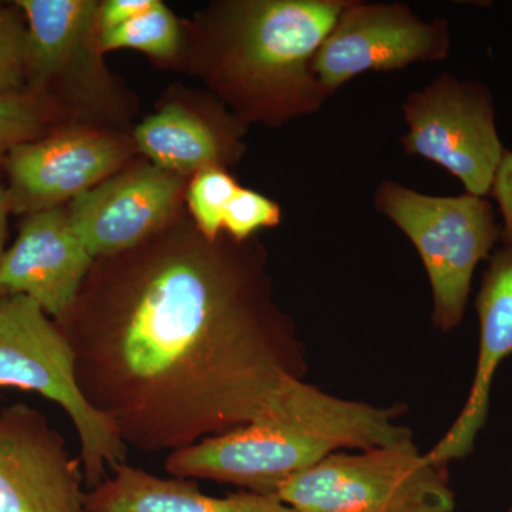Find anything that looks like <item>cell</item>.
Wrapping results in <instances>:
<instances>
[{
    "instance_id": "1",
    "label": "cell",
    "mask_w": 512,
    "mask_h": 512,
    "mask_svg": "<svg viewBox=\"0 0 512 512\" xmlns=\"http://www.w3.org/2000/svg\"><path fill=\"white\" fill-rule=\"evenodd\" d=\"M55 322L84 399L143 453L244 426L308 372L264 244L205 237L184 210L136 247L94 259Z\"/></svg>"
},
{
    "instance_id": "2",
    "label": "cell",
    "mask_w": 512,
    "mask_h": 512,
    "mask_svg": "<svg viewBox=\"0 0 512 512\" xmlns=\"http://www.w3.org/2000/svg\"><path fill=\"white\" fill-rule=\"evenodd\" d=\"M349 2L211 3L185 29L190 72L247 127L318 113L330 94L313 73V57Z\"/></svg>"
},
{
    "instance_id": "3",
    "label": "cell",
    "mask_w": 512,
    "mask_h": 512,
    "mask_svg": "<svg viewBox=\"0 0 512 512\" xmlns=\"http://www.w3.org/2000/svg\"><path fill=\"white\" fill-rule=\"evenodd\" d=\"M402 409L343 399L305 379H289L249 423L173 451L165 470L276 495L289 478L332 454L413 439L412 430L397 423Z\"/></svg>"
},
{
    "instance_id": "4",
    "label": "cell",
    "mask_w": 512,
    "mask_h": 512,
    "mask_svg": "<svg viewBox=\"0 0 512 512\" xmlns=\"http://www.w3.org/2000/svg\"><path fill=\"white\" fill-rule=\"evenodd\" d=\"M15 5L28 28L29 96L56 92L67 127L124 133L134 99L104 64L100 2L19 0Z\"/></svg>"
},
{
    "instance_id": "5",
    "label": "cell",
    "mask_w": 512,
    "mask_h": 512,
    "mask_svg": "<svg viewBox=\"0 0 512 512\" xmlns=\"http://www.w3.org/2000/svg\"><path fill=\"white\" fill-rule=\"evenodd\" d=\"M26 390L59 404L80 441L84 485L103 483L107 470L127 463V446L107 417L84 399L72 346L33 299L0 295V389Z\"/></svg>"
},
{
    "instance_id": "6",
    "label": "cell",
    "mask_w": 512,
    "mask_h": 512,
    "mask_svg": "<svg viewBox=\"0 0 512 512\" xmlns=\"http://www.w3.org/2000/svg\"><path fill=\"white\" fill-rule=\"evenodd\" d=\"M375 207L402 229L419 252L429 276L434 328L444 333L458 328L474 272L490 258L500 239L491 202L467 192L434 197L386 180L377 187Z\"/></svg>"
},
{
    "instance_id": "7",
    "label": "cell",
    "mask_w": 512,
    "mask_h": 512,
    "mask_svg": "<svg viewBox=\"0 0 512 512\" xmlns=\"http://www.w3.org/2000/svg\"><path fill=\"white\" fill-rule=\"evenodd\" d=\"M295 512H454L448 468L434 466L414 439L340 451L276 493Z\"/></svg>"
},
{
    "instance_id": "8",
    "label": "cell",
    "mask_w": 512,
    "mask_h": 512,
    "mask_svg": "<svg viewBox=\"0 0 512 512\" xmlns=\"http://www.w3.org/2000/svg\"><path fill=\"white\" fill-rule=\"evenodd\" d=\"M404 151L454 175L476 197L490 195L505 148L495 127L493 96L484 84L443 73L404 100Z\"/></svg>"
},
{
    "instance_id": "9",
    "label": "cell",
    "mask_w": 512,
    "mask_h": 512,
    "mask_svg": "<svg viewBox=\"0 0 512 512\" xmlns=\"http://www.w3.org/2000/svg\"><path fill=\"white\" fill-rule=\"evenodd\" d=\"M450 46L447 20L424 22L403 3L350 0L313 57L312 70L332 96L360 74L440 62Z\"/></svg>"
},
{
    "instance_id": "10",
    "label": "cell",
    "mask_w": 512,
    "mask_h": 512,
    "mask_svg": "<svg viewBox=\"0 0 512 512\" xmlns=\"http://www.w3.org/2000/svg\"><path fill=\"white\" fill-rule=\"evenodd\" d=\"M136 151L126 134L90 127L19 144L9 150L10 210L33 214L73 201L126 168Z\"/></svg>"
},
{
    "instance_id": "11",
    "label": "cell",
    "mask_w": 512,
    "mask_h": 512,
    "mask_svg": "<svg viewBox=\"0 0 512 512\" xmlns=\"http://www.w3.org/2000/svg\"><path fill=\"white\" fill-rule=\"evenodd\" d=\"M190 180L150 161H138L74 198L67 214L94 259L120 254L184 210Z\"/></svg>"
},
{
    "instance_id": "12",
    "label": "cell",
    "mask_w": 512,
    "mask_h": 512,
    "mask_svg": "<svg viewBox=\"0 0 512 512\" xmlns=\"http://www.w3.org/2000/svg\"><path fill=\"white\" fill-rule=\"evenodd\" d=\"M80 457L45 414L25 403L0 409V512H86Z\"/></svg>"
},
{
    "instance_id": "13",
    "label": "cell",
    "mask_w": 512,
    "mask_h": 512,
    "mask_svg": "<svg viewBox=\"0 0 512 512\" xmlns=\"http://www.w3.org/2000/svg\"><path fill=\"white\" fill-rule=\"evenodd\" d=\"M94 264L67 208L33 212L0 256V295H25L52 319L72 308Z\"/></svg>"
},
{
    "instance_id": "14",
    "label": "cell",
    "mask_w": 512,
    "mask_h": 512,
    "mask_svg": "<svg viewBox=\"0 0 512 512\" xmlns=\"http://www.w3.org/2000/svg\"><path fill=\"white\" fill-rule=\"evenodd\" d=\"M488 259L476 302L480 320L476 373L457 419L426 453L437 467L448 468L473 453L490 412L495 373L512 355V247L503 245Z\"/></svg>"
},
{
    "instance_id": "15",
    "label": "cell",
    "mask_w": 512,
    "mask_h": 512,
    "mask_svg": "<svg viewBox=\"0 0 512 512\" xmlns=\"http://www.w3.org/2000/svg\"><path fill=\"white\" fill-rule=\"evenodd\" d=\"M245 130L247 126L222 104L205 114L168 103L137 124L133 140L150 163L191 178L207 168L228 170L237 164L244 154Z\"/></svg>"
},
{
    "instance_id": "16",
    "label": "cell",
    "mask_w": 512,
    "mask_h": 512,
    "mask_svg": "<svg viewBox=\"0 0 512 512\" xmlns=\"http://www.w3.org/2000/svg\"><path fill=\"white\" fill-rule=\"evenodd\" d=\"M86 512H295L278 495L242 490L225 497L202 494L188 478H161L123 463L87 491Z\"/></svg>"
},
{
    "instance_id": "17",
    "label": "cell",
    "mask_w": 512,
    "mask_h": 512,
    "mask_svg": "<svg viewBox=\"0 0 512 512\" xmlns=\"http://www.w3.org/2000/svg\"><path fill=\"white\" fill-rule=\"evenodd\" d=\"M103 53L134 49L144 55L174 62L185 52V29L177 16L163 2L119 28L103 30L100 35Z\"/></svg>"
},
{
    "instance_id": "18",
    "label": "cell",
    "mask_w": 512,
    "mask_h": 512,
    "mask_svg": "<svg viewBox=\"0 0 512 512\" xmlns=\"http://www.w3.org/2000/svg\"><path fill=\"white\" fill-rule=\"evenodd\" d=\"M239 187L224 168H207L191 177L185 201L192 221L205 237L215 239L224 232L225 212Z\"/></svg>"
},
{
    "instance_id": "19",
    "label": "cell",
    "mask_w": 512,
    "mask_h": 512,
    "mask_svg": "<svg viewBox=\"0 0 512 512\" xmlns=\"http://www.w3.org/2000/svg\"><path fill=\"white\" fill-rule=\"evenodd\" d=\"M16 9L0 5V96L23 94L28 83V28Z\"/></svg>"
},
{
    "instance_id": "20",
    "label": "cell",
    "mask_w": 512,
    "mask_h": 512,
    "mask_svg": "<svg viewBox=\"0 0 512 512\" xmlns=\"http://www.w3.org/2000/svg\"><path fill=\"white\" fill-rule=\"evenodd\" d=\"M281 220V207L274 200L239 187L225 212L224 232L237 241H247L259 229L276 227Z\"/></svg>"
},
{
    "instance_id": "21",
    "label": "cell",
    "mask_w": 512,
    "mask_h": 512,
    "mask_svg": "<svg viewBox=\"0 0 512 512\" xmlns=\"http://www.w3.org/2000/svg\"><path fill=\"white\" fill-rule=\"evenodd\" d=\"M49 111L28 93L0 96V151L36 140Z\"/></svg>"
},
{
    "instance_id": "22",
    "label": "cell",
    "mask_w": 512,
    "mask_h": 512,
    "mask_svg": "<svg viewBox=\"0 0 512 512\" xmlns=\"http://www.w3.org/2000/svg\"><path fill=\"white\" fill-rule=\"evenodd\" d=\"M490 194L497 200L503 215L501 242L507 247H512V151H504L497 173L494 175Z\"/></svg>"
},
{
    "instance_id": "23",
    "label": "cell",
    "mask_w": 512,
    "mask_h": 512,
    "mask_svg": "<svg viewBox=\"0 0 512 512\" xmlns=\"http://www.w3.org/2000/svg\"><path fill=\"white\" fill-rule=\"evenodd\" d=\"M157 0H106L100 2L99 22L101 32L119 28L124 23L144 15L156 6Z\"/></svg>"
},
{
    "instance_id": "24",
    "label": "cell",
    "mask_w": 512,
    "mask_h": 512,
    "mask_svg": "<svg viewBox=\"0 0 512 512\" xmlns=\"http://www.w3.org/2000/svg\"><path fill=\"white\" fill-rule=\"evenodd\" d=\"M10 200L8 190L0 187V256L5 252L6 225H8V212Z\"/></svg>"
},
{
    "instance_id": "25",
    "label": "cell",
    "mask_w": 512,
    "mask_h": 512,
    "mask_svg": "<svg viewBox=\"0 0 512 512\" xmlns=\"http://www.w3.org/2000/svg\"><path fill=\"white\" fill-rule=\"evenodd\" d=\"M507 512H512V504H511L510 510H508Z\"/></svg>"
}]
</instances>
